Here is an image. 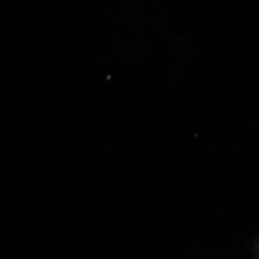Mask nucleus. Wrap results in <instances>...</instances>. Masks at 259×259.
Instances as JSON below:
<instances>
[{
	"label": "nucleus",
	"instance_id": "1",
	"mask_svg": "<svg viewBox=\"0 0 259 259\" xmlns=\"http://www.w3.org/2000/svg\"><path fill=\"white\" fill-rule=\"evenodd\" d=\"M256 253H257V256H259V244H257V247H256Z\"/></svg>",
	"mask_w": 259,
	"mask_h": 259
}]
</instances>
